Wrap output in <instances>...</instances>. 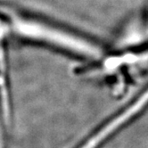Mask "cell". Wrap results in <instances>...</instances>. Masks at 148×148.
<instances>
[{
  "label": "cell",
  "instance_id": "1",
  "mask_svg": "<svg viewBox=\"0 0 148 148\" xmlns=\"http://www.w3.org/2000/svg\"><path fill=\"white\" fill-rule=\"evenodd\" d=\"M0 17L6 31L22 39L36 42L83 59L100 60L104 55L103 47L96 42L44 20L10 11L4 12Z\"/></svg>",
  "mask_w": 148,
  "mask_h": 148
}]
</instances>
